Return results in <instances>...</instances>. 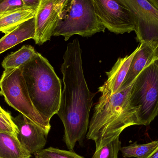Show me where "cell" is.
Here are the masks:
<instances>
[{
	"label": "cell",
	"instance_id": "1",
	"mask_svg": "<svg viewBox=\"0 0 158 158\" xmlns=\"http://www.w3.org/2000/svg\"><path fill=\"white\" fill-rule=\"evenodd\" d=\"M61 65L64 88L57 114L64 128V141L70 151L81 143L89 124L95 94L89 90L84 74L82 50L78 39L68 44Z\"/></svg>",
	"mask_w": 158,
	"mask_h": 158
},
{
	"label": "cell",
	"instance_id": "2",
	"mask_svg": "<svg viewBox=\"0 0 158 158\" xmlns=\"http://www.w3.org/2000/svg\"><path fill=\"white\" fill-rule=\"evenodd\" d=\"M132 85L96 105L86 135L88 140L95 142V150L119 137L126 128L139 125L136 110L130 104Z\"/></svg>",
	"mask_w": 158,
	"mask_h": 158
},
{
	"label": "cell",
	"instance_id": "3",
	"mask_svg": "<svg viewBox=\"0 0 158 158\" xmlns=\"http://www.w3.org/2000/svg\"><path fill=\"white\" fill-rule=\"evenodd\" d=\"M31 99L43 118L50 123L57 114L62 95L61 81L48 60L37 52L20 67Z\"/></svg>",
	"mask_w": 158,
	"mask_h": 158
},
{
	"label": "cell",
	"instance_id": "4",
	"mask_svg": "<svg viewBox=\"0 0 158 158\" xmlns=\"http://www.w3.org/2000/svg\"><path fill=\"white\" fill-rule=\"evenodd\" d=\"M106 29L96 15L92 0H69L53 36H63L67 41L73 35L90 37Z\"/></svg>",
	"mask_w": 158,
	"mask_h": 158
},
{
	"label": "cell",
	"instance_id": "5",
	"mask_svg": "<svg viewBox=\"0 0 158 158\" xmlns=\"http://www.w3.org/2000/svg\"><path fill=\"white\" fill-rule=\"evenodd\" d=\"M130 105L139 125L148 126L158 115V60L146 68L133 83Z\"/></svg>",
	"mask_w": 158,
	"mask_h": 158
},
{
	"label": "cell",
	"instance_id": "6",
	"mask_svg": "<svg viewBox=\"0 0 158 158\" xmlns=\"http://www.w3.org/2000/svg\"><path fill=\"white\" fill-rule=\"evenodd\" d=\"M0 95L10 106L42 128L47 135L51 125L43 118L30 97L20 68L5 69L0 79Z\"/></svg>",
	"mask_w": 158,
	"mask_h": 158
},
{
	"label": "cell",
	"instance_id": "7",
	"mask_svg": "<svg viewBox=\"0 0 158 158\" xmlns=\"http://www.w3.org/2000/svg\"><path fill=\"white\" fill-rule=\"evenodd\" d=\"M96 15L102 25L115 34L130 33L135 30L128 7L121 0H92Z\"/></svg>",
	"mask_w": 158,
	"mask_h": 158
},
{
	"label": "cell",
	"instance_id": "8",
	"mask_svg": "<svg viewBox=\"0 0 158 158\" xmlns=\"http://www.w3.org/2000/svg\"><path fill=\"white\" fill-rule=\"evenodd\" d=\"M130 10L135 25L136 40L158 41V10L147 0H121Z\"/></svg>",
	"mask_w": 158,
	"mask_h": 158
},
{
	"label": "cell",
	"instance_id": "9",
	"mask_svg": "<svg viewBox=\"0 0 158 158\" xmlns=\"http://www.w3.org/2000/svg\"><path fill=\"white\" fill-rule=\"evenodd\" d=\"M13 120L19 130L18 138L28 152L35 154L44 149L48 135L42 128L21 113Z\"/></svg>",
	"mask_w": 158,
	"mask_h": 158
},
{
	"label": "cell",
	"instance_id": "10",
	"mask_svg": "<svg viewBox=\"0 0 158 158\" xmlns=\"http://www.w3.org/2000/svg\"><path fill=\"white\" fill-rule=\"evenodd\" d=\"M55 0H41L35 18L36 44L42 45L50 40L59 19L54 9Z\"/></svg>",
	"mask_w": 158,
	"mask_h": 158
},
{
	"label": "cell",
	"instance_id": "11",
	"mask_svg": "<svg viewBox=\"0 0 158 158\" xmlns=\"http://www.w3.org/2000/svg\"><path fill=\"white\" fill-rule=\"evenodd\" d=\"M131 62L129 71L119 90L132 84L139 74L155 61L158 60V41L143 42Z\"/></svg>",
	"mask_w": 158,
	"mask_h": 158
},
{
	"label": "cell",
	"instance_id": "12",
	"mask_svg": "<svg viewBox=\"0 0 158 158\" xmlns=\"http://www.w3.org/2000/svg\"><path fill=\"white\" fill-rule=\"evenodd\" d=\"M139 48V45L130 55L119 58L112 69L109 72H106L107 79L98 88V92L102 94L98 101L107 100L118 91L127 76L132 60Z\"/></svg>",
	"mask_w": 158,
	"mask_h": 158
},
{
	"label": "cell",
	"instance_id": "13",
	"mask_svg": "<svg viewBox=\"0 0 158 158\" xmlns=\"http://www.w3.org/2000/svg\"><path fill=\"white\" fill-rule=\"evenodd\" d=\"M35 35L36 24L34 17L18 26L0 39V54L27 40H34Z\"/></svg>",
	"mask_w": 158,
	"mask_h": 158
},
{
	"label": "cell",
	"instance_id": "14",
	"mask_svg": "<svg viewBox=\"0 0 158 158\" xmlns=\"http://www.w3.org/2000/svg\"><path fill=\"white\" fill-rule=\"evenodd\" d=\"M37 8L24 5L0 13V32L8 33L35 17Z\"/></svg>",
	"mask_w": 158,
	"mask_h": 158
},
{
	"label": "cell",
	"instance_id": "15",
	"mask_svg": "<svg viewBox=\"0 0 158 158\" xmlns=\"http://www.w3.org/2000/svg\"><path fill=\"white\" fill-rule=\"evenodd\" d=\"M27 151L15 135L0 132V158H30Z\"/></svg>",
	"mask_w": 158,
	"mask_h": 158
},
{
	"label": "cell",
	"instance_id": "16",
	"mask_svg": "<svg viewBox=\"0 0 158 158\" xmlns=\"http://www.w3.org/2000/svg\"><path fill=\"white\" fill-rule=\"evenodd\" d=\"M37 53L31 45H24L6 57L2 62V66L5 69L18 68L30 61Z\"/></svg>",
	"mask_w": 158,
	"mask_h": 158
},
{
	"label": "cell",
	"instance_id": "17",
	"mask_svg": "<svg viewBox=\"0 0 158 158\" xmlns=\"http://www.w3.org/2000/svg\"><path fill=\"white\" fill-rule=\"evenodd\" d=\"M158 140L145 144H131L128 146L121 147L123 156L125 158H146L157 146Z\"/></svg>",
	"mask_w": 158,
	"mask_h": 158
},
{
	"label": "cell",
	"instance_id": "18",
	"mask_svg": "<svg viewBox=\"0 0 158 158\" xmlns=\"http://www.w3.org/2000/svg\"><path fill=\"white\" fill-rule=\"evenodd\" d=\"M34 155L35 158H85L74 151L62 150L52 147L44 148Z\"/></svg>",
	"mask_w": 158,
	"mask_h": 158
},
{
	"label": "cell",
	"instance_id": "19",
	"mask_svg": "<svg viewBox=\"0 0 158 158\" xmlns=\"http://www.w3.org/2000/svg\"><path fill=\"white\" fill-rule=\"evenodd\" d=\"M121 147V142L118 137L99 150H95L92 158H118Z\"/></svg>",
	"mask_w": 158,
	"mask_h": 158
},
{
	"label": "cell",
	"instance_id": "20",
	"mask_svg": "<svg viewBox=\"0 0 158 158\" xmlns=\"http://www.w3.org/2000/svg\"><path fill=\"white\" fill-rule=\"evenodd\" d=\"M0 132L13 135L17 137L19 130L9 112L0 110Z\"/></svg>",
	"mask_w": 158,
	"mask_h": 158
},
{
	"label": "cell",
	"instance_id": "21",
	"mask_svg": "<svg viewBox=\"0 0 158 158\" xmlns=\"http://www.w3.org/2000/svg\"><path fill=\"white\" fill-rule=\"evenodd\" d=\"M25 5L22 0H3L0 2V13Z\"/></svg>",
	"mask_w": 158,
	"mask_h": 158
},
{
	"label": "cell",
	"instance_id": "22",
	"mask_svg": "<svg viewBox=\"0 0 158 158\" xmlns=\"http://www.w3.org/2000/svg\"><path fill=\"white\" fill-rule=\"evenodd\" d=\"M69 0H55L54 9L57 12L59 19L62 15L63 10Z\"/></svg>",
	"mask_w": 158,
	"mask_h": 158
},
{
	"label": "cell",
	"instance_id": "23",
	"mask_svg": "<svg viewBox=\"0 0 158 158\" xmlns=\"http://www.w3.org/2000/svg\"><path fill=\"white\" fill-rule=\"evenodd\" d=\"M25 5L38 8L41 0H22Z\"/></svg>",
	"mask_w": 158,
	"mask_h": 158
},
{
	"label": "cell",
	"instance_id": "24",
	"mask_svg": "<svg viewBox=\"0 0 158 158\" xmlns=\"http://www.w3.org/2000/svg\"><path fill=\"white\" fill-rule=\"evenodd\" d=\"M146 158H158V145L150 155Z\"/></svg>",
	"mask_w": 158,
	"mask_h": 158
},
{
	"label": "cell",
	"instance_id": "25",
	"mask_svg": "<svg viewBox=\"0 0 158 158\" xmlns=\"http://www.w3.org/2000/svg\"><path fill=\"white\" fill-rule=\"evenodd\" d=\"M158 10V0H147Z\"/></svg>",
	"mask_w": 158,
	"mask_h": 158
},
{
	"label": "cell",
	"instance_id": "26",
	"mask_svg": "<svg viewBox=\"0 0 158 158\" xmlns=\"http://www.w3.org/2000/svg\"><path fill=\"white\" fill-rule=\"evenodd\" d=\"M3 109L2 108V107H1V106H0V110H2Z\"/></svg>",
	"mask_w": 158,
	"mask_h": 158
},
{
	"label": "cell",
	"instance_id": "27",
	"mask_svg": "<svg viewBox=\"0 0 158 158\" xmlns=\"http://www.w3.org/2000/svg\"><path fill=\"white\" fill-rule=\"evenodd\" d=\"M2 1H3V0H0V2H2Z\"/></svg>",
	"mask_w": 158,
	"mask_h": 158
}]
</instances>
